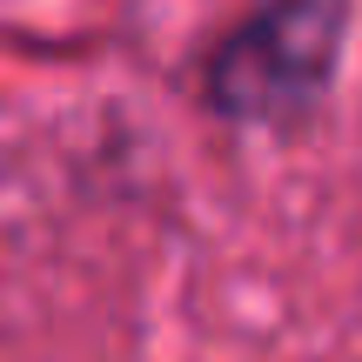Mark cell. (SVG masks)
Listing matches in <instances>:
<instances>
[{"mask_svg":"<svg viewBox=\"0 0 362 362\" xmlns=\"http://www.w3.org/2000/svg\"><path fill=\"white\" fill-rule=\"evenodd\" d=\"M342 7H269L242 21L215 54H208V107L221 121H248V128H282L302 121L322 94L329 67H336Z\"/></svg>","mask_w":362,"mask_h":362,"instance_id":"6da1fadb","label":"cell"}]
</instances>
